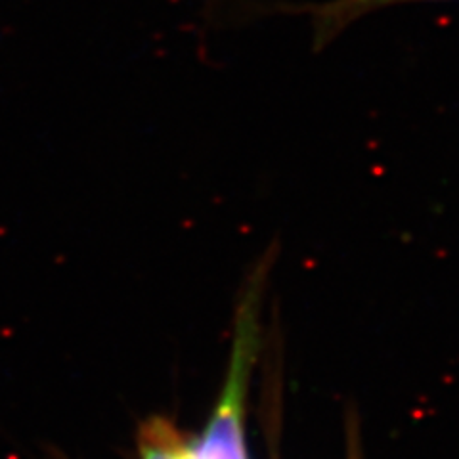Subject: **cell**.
<instances>
[{
  "mask_svg": "<svg viewBox=\"0 0 459 459\" xmlns=\"http://www.w3.org/2000/svg\"><path fill=\"white\" fill-rule=\"evenodd\" d=\"M268 264L261 263L256 266V272L249 278L247 293H243V303L236 318L228 381L212 420L207 425L205 437L201 440V448H197L199 459H247L246 440H243V402H246L247 376L258 337V295L263 291Z\"/></svg>",
  "mask_w": 459,
  "mask_h": 459,
  "instance_id": "cell-1",
  "label": "cell"
},
{
  "mask_svg": "<svg viewBox=\"0 0 459 459\" xmlns=\"http://www.w3.org/2000/svg\"><path fill=\"white\" fill-rule=\"evenodd\" d=\"M413 3H442V0H325V3L299 6H274V10L308 16L312 27V48L324 50L344 29L368 13Z\"/></svg>",
  "mask_w": 459,
  "mask_h": 459,
  "instance_id": "cell-2",
  "label": "cell"
},
{
  "mask_svg": "<svg viewBox=\"0 0 459 459\" xmlns=\"http://www.w3.org/2000/svg\"><path fill=\"white\" fill-rule=\"evenodd\" d=\"M140 459H199L197 450L165 418H150L138 430Z\"/></svg>",
  "mask_w": 459,
  "mask_h": 459,
  "instance_id": "cell-3",
  "label": "cell"
}]
</instances>
